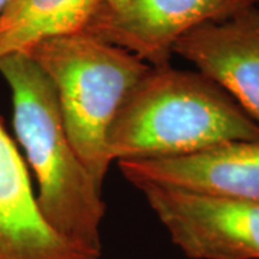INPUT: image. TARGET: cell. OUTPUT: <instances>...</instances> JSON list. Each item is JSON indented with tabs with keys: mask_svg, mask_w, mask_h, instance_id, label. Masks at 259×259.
<instances>
[{
	"mask_svg": "<svg viewBox=\"0 0 259 259\" xmlns=\"http://www.w3.org/2000/svg\"><path fill=\"white\" fill-rule=\"evenodd\" d=\"M259 140V124L199 71L148 66L107 134L111 161L187 156L228 141Z\"/></svg>",
	"mask_w": 259,
	"mask_h": 259,
	"instance_id": "cell-1",
	"label": "cell"
},
{
	"mask_svg": "<svg viewBox=\"0 0 259 259\" xmlns=\"http://www.w3.org/2000/svg\"><path fill=\"white\" fill-rule=\"evenodd\" d=\"M0 75L9 85L16 137L36 175L40 213L65 239L102 252L101 187L68 137L54 83L28 52L0 58Z\"/></svg>",
	"mask_w": 259,
	"mask_h": 259,
	"instance_id": "cell-2",
	"label": "cell"
},
{
	"mask_svg": "<svg viewBox=\"0 0 259 259\" xmlns=\"http://www.w3.org/2000/svg\"><path fill=\"white\" fill-rule=\"evenodd\" d=\"M26 52L54 83L68 137L102 187L112 163L108 130L150 65L83 30L42 40Z\"/></svg>",
	"mask_w": 259,
	"mask_h": 259,
	"instance_id": "cell-3",
	"label": "cell"
},
{
	"mask_svg": "<svg viewBox=\"0 0 259 259\" xmlns=\"http://www.w3.org/2000/svg\"><path fill=\"white\" fill-rule=\"evenodd\" d=\"M253 6L256 0H97L82 30L161 66L190 30Z\"/></svg>",
	"mask_w": 259,
	"mask_h": 259,
	"instance_id": "cell-4",
	"label": "cell"
},
{
	"mask_svg": "<svg viewBox=\"0 0 259 259\" xmlns=\"http://www.w3.org/2000/svg\"><path fill=\"white\" fill-rule=\"evenodd\" d=\"M171 242L190 259H259V203L140 187Z\"/></svg>",
	"mask_w": 259,
	"mask_h": 259,
	"instance_id": "cell-5",
	"label": "cell"
},
{
	"mask_svg": "<svg viewBox=\"0 0 259 259\" xmlns=\"http://www.w3.org/2000/svg\"><path fill=\"white\" fill-rule=\"evenodd\" d=\"M117 163L137 189L154 186L259 203V140L228 141L179 157Z\"/></svg>",
	"mask_w": 259,
	"mask_h": 259,
	"instance_id": "cell-6",
	"label": "cell"
},
{
	"mask_svg": "<svg viewBox=\"0 0 259 259\" xmlns=\"http://www.w3.org/2000/svg\"><path fill=\"white\" fill-rule=\"evenodd\" d=\"M173 54L222 87L259 124V9L206 23L180 37Z\"/></svg>",
	"mask_w": 259,
	"mask_h": 259,
	"instance_id": "cell-7",
	"label": "cell"
},
{
	"mask_svg": "<svg viewBox=\"0 0 259 259\" xmlns=\"http://www.w3.org/2000/svg\"><path fill=\"white\" fill-rule=\"evenodd\" d=\"M45 221L28 168L0 120V259H100Z\"/></svg>",
	"mask_w": 259,
	"mask_h": 259,
	"instance_id": "cell-8",
	"label": "cell"
},
{
	"mask_svg": "<svg viewBox=\"0 0 259 259\" xmlns=\"http://www.w3.org/2000/svg\"><path fill=\"white\" fill-rule=\"evenodd\" d=\"M97 0H10L0 13V58L82 30Z\"/></svg>",
	"mask_w": 259,
	"mask_h": 259,
	"instance_id": "cell-9",
	"label": "cell"
},
{
	"mask_svg": "<svg viewBox=\"0 0 259 259\" xmlns=\"http://www.w3.org/2000/svg\"><path fill=\"white\" fill-rule=\"evenodd\" d=\"M10 0H0V13L3 12V9L6 8V5L9 3Z\"/></svg>",
	"mask_w": 259,
	"mask_h": 259,
	"instance_id": "cell-10",
	"label": "cell"
},
{
	"mask_svg": "<svg viewBox=\"0 0 259 259\" xmlns=\"http://www.w3.org/2000/svg\"><path fill=\"white\" fill-rule=\"evenodd\" d=\"M256 8L259 9V0H256Z\"/></svg>",
	"mask_w": 259,
	"mask_h": 259,
	"instance_id": "cell-11",
	"label": "cell"
}]
</instances>
